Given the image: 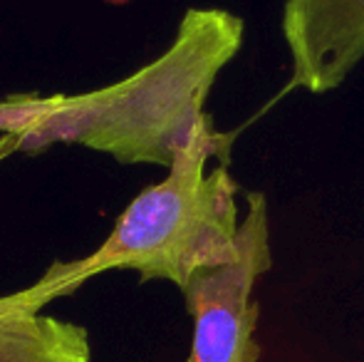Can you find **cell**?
Masks as SVG:
<instances>
[{
    "label": "cell",
    "mask_w": 364,
    "mask_h": 362,
    "mask_svg": "<svg viewBox=\"0 0 364 362\" xmlns=\"http://www.w3.org/2000/svg\"><path fill=\"white\" fill-rule=\"evenodd\" d=\"M270 266L268 198L260 191H250L245 196L235 258L225 266L198 271L181 290L193 318L186 362H258V303L253 300V288Z\"/></svg>",
    "instance_id": "obj_3"
},
{
    "label": "cell",
    "mask_w": 364,
    "mask_h": 362,
    "mask_svg": "<svg viewBox=\"0 0 364 362\" xmlns=\"http://www.w3.org/2000/svg\"><path fill=\"white\" fill-rule=\"evenodd\" d=\"M10 119H13V107H10V100H0V134H8L10 132Z\"/></svg>",
    "instance_id": "obj_6"
},
{
    "label": "cell",
    "mask_w": 364,
    "mask_h": 362,
    "mask_svg": "<svg viewBox=\"0 0 364 362\" xmlns=\"http://www.w3.org/2000/svg\"><path fill=\"white\" fill-rule=\"evenodd\" d=\"M283 38L288 90L332 92L364 60V0H285Z\"/></svg>",
    "instance_id": "obj_4"
},
{
    "label": "cell",
    "mask_w": 364,
    "mask_h": 362,
    "mask_svg": "<svg viewBox=\"0 0 364 362\" xmlns=\"http://www.w3.org/2000/svg\"><path fill=\"white\" fill-rule=\"evenodd\" d=\"M243 33L230 10L188 8L173 43L129 78L82 95H28V129L5 144L28 154L82 144L119 164L168 169L208 117V92Z\"/></svg>",
    "instance_id": "obj_1"
},
{
    "label": "cell",
    "mask_w": 364,
    "mask_h": 362,
    "mask_svg": "<svg viewBox=\"0 0 364 362\" xmlns=\"http://www.w3.org/2000/svg\"><path fill=\"white\" fill-rule=\"evenodd\" d=\"M102 3H109V5H127V3H132V0H102Z\"/></svg>",
    "instance_id": "obj_7"
},
{
    "label": "cell",
    "mask_w": 364,
    "mask_h": 362,
    "mask_svg": "<svg viewBox=\"0 0 364 362\" xmlns=\"http://www.w3.org/2000/svg\"><path fill=\"white\" fill-rule=\"evenodd\" d=\"M0 362H92L90 333L53 315L0 308Z\"/></svg>",
    "instance_id": "obj_5"
},
{
    "label": "cell",
    "mask_w": 364,
    "mask_h": 362,
    "mask_svg": "<svg viewBox=\"0 0 364 362\" xmlns=\"http://www.w3.org/2000/svg\"><path fill=\"white\" fill-rule=\"evenodd\" d=\"M228 147L230 137L213 129L208 115L164 181L132 198L100 248L77 261L53 263L33 285L0 295V308L38 315L107 271H136L141 283L168 280L183 290L198 271L230 263L238 253V183L228 161L206 171L211 156L228 159Z\"/></svg>",
    "instance_id": "obj_2"
}]
</instances>
